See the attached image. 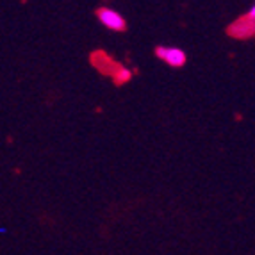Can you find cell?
I'll use <instances>...</instances> for the list:
<instances>
[{
  "label": "cell",
  "mask_w": 255,
  "mask_h": 255,
  "mask_svg": "<svg viewBox=\"0 0 255 255\" xmlns=\"http://www.w3.org/2000/svg\"><path fill=\"white\" fill-rule=\"evenodd\" d=\"M155 55L159 59H162L166 64H170L173 68H180L186 64V52L175 47H157L155 48Z\"/></svg>",
  "instance_id": "6da1fadb"
},
{
  "label": "cell",
  "mask_w": 255,
  "mask_h": 255,
  "mask_svg": "<svg viewBox=\"0 0 255 255\" xmlns=\"http://www.w3.org/2000/svg\"><path fill=\"white\" fill-rule=\"evenodd\" d=\"M97 16L107 29H111V30H124L125 29V20L122 18V14H120L118 11H115V9H109V7L98 9Z\"/></svg>",
  "instance_id": "7a4b0ae2"
},
{
  "label": "cell",
  "mask_w": 255,
  "mask_h": 255,
  "mask_svg": "<svg viewBox=\"0 0 255 255\" xmlns=\"http://www.w3.org/2000/svg\"><path fill=\"white\" fill-rule=\"evenodd\" d=\"M132 77V72L128 68H122L118 73V82H127L128 79Z\"/></svg>",
  "instance_id": "3957f363"
},
{
  "label": "cell",
  "mask_w": 255,
  "mask_h": 255,
  "mask_svg": "<svg viewBox=\"0 0 255 255\" xmlns=\"http://www.w3.org/2000/svg\"><path fill=\"white\" fill-rule=\"evenodd\" d=\"M248 20H250V21H255V5H252V9H250V11H248Z\"/></svg>",
  "instance_id": "277c9868"
}]
</instances>
